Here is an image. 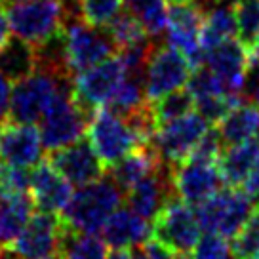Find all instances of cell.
I'll return each instance as SVG.
<instances>
[{
	"mask_svg": "<svg viewBox=\"0 0 259 259\" xmlns=\"http://www.w3.org/2000/svg\"><path fill=\"white\" fill-rule=\"evenodd\" d=\"M120 202L122 191L118 185L111 178H99L94 183L78 187L59 218L71 231L97 235L113 211L120 208Z\"/></svg>",
	"mask_w": 259,
	"mask_h": 259,
	"instance_id": "1",
	"label": "cell"
},
{
	"mask_svg": "<svg viewBox=\"0 0 259 259\" xmlns=\"http://www.w3.org/2000/svg\"><path fill=\"white\" fill-rule=\"evenodd\" d=\"M92 114L84 111L73 97V78H65L40 118V139L52 153L84 139Z\"/></svg>",
	"mask_w": 259,
	"mask_h": 259,
	"instance_id": "2",
	"label": "cell"
},
{
	"mask_svg": "<svg viewBox=\"0 0 259 259\" xmlns=\"http://www.w3.org/2000/svg\"><path fill=\"white\" fill-rule=\"evenodd\" d=\"M253 202L255 200L242 189L225 185L196 206V218L206 233L235 238L255 208Z\"/></svg>",
	"mask_w": 259,
	"mask_h": 259,
	"instance_id": "3",
	"label": "cell"
},
{
	"mask_svg": "<svg viewBox=\"0 0 259 259\" xmlns=\"http://www.w3.org/2000/svg\"><path fill=\"white\" fill-rule=\"evenodd\" d=\"M10 27L16 36L38 46L67 21V10L61 0H21L6 2Z\"/></svg>",
	"mask_w": 259,
	"mask_h": 259,
	"instance_id": "4",
	"label": "cell"
},
{
	"mask_svg": "<svg viewBox=\"0 0 259 259\" xmlns=\"http://www.w3.org/2000/svg\"><path fill=\"white\" fill-rule=\"evenodd\" d=\"M65 225L57 213H34L14 242L0 246L2 259H59Z\"/></svg>",
	"mask_w": 259,
	"mask_h": 259,
	"instance_id": "5",
	"label": "cell"
},
{
	"mask_svg": "<svg viewBox=\"0 0 259 259\" xmlns=\"http://www.w3.org/2000/svg\"><path fill=\"white\" fill-rule=\"evenodd\" d=\"M200 233L202 227L198 223L196 211L178 194L162 206L151 225V236L174 253H191L200 240Z\"/></svg>",
	"mask_w": 259,
	"mask_h": 259,
	"instance_id": "6",
	"label": "cell"
},
{
	"mask_svg": "<svg viewBox=\"0 0 259 259\" xmlns=\"http://www.w3.org/2000/svg\"><path fill=\"white\" fill-rule=\"evenodd\" d=\"M86 136L105 168L113 166L116 160L141 145L138 134L132 130L128 120L107 107H99L94 111Z\"/></svg>",
	"mask_w": 259,
	"mask_h": 259,
	"instance_id": "7",
	"label": "cell"
},
{
	"mask_svg": "<svg viewBox=\"0 0 259 259\" xmlns=\"http://www.w3.org/2000/svg\"><path fill=\"white\" fill-rule=\"evenodd\" d=\"M63 31L67 42V65L71 76L111 57L118 50L107 29L88 25L82 17L67 19Z\"/></svg>",
	"mask_w": 259,
	"mask_h": 259,
	"instance_id": "8",
	"label": "cell"
},
{
	"mask_svg": "<svg viewBox=\"0 0 259 259\" xmlns=\"http://www.w3.org/2000/svg\"><path fill=\"white\" fill-rule=\"evenodd\" d=\"M65 78L71 76H57L44 69H36L31 76L16 82L10 97L8 120L19 124L38 122Z\"/></svg>",
	"mask_w": 259,
	"mask_h": 259,
	"instance_id": "9",
	"label": "cell"
},
{
	"mask_svg": "<svg viewBox=\"0 0 259 259\" xmlns=\"http://www.w3.org/2000/svg\"><path fill=\"white\" fill-rule=\"evenodd\" d=\"M126 78V69L118 56L107 57L82 73L73 76V97L76 103L94 114L96 109L105 107L120 82Z\"/></svg>",
	"mask_w": 259,
	"mask_h": 259,
	"instance_id": "10",
	"label": "cell"
},
{
	"mask_svg": "<svg viewBox=\"0 0 259 259\" xmlns=\"http://www.w3.org/2000/svg\"><path fill=\"white\" fill-rule=\"evenodd\" d=\"M193 67L179 50L170 44L154 46L143 73V86L149 101H154L164 94L185 88Z\"/></svg>",
	"mask_w": 259,
	"mask_h": 259,
	"instance_id": "11",
	"label": "cell"
},
{
	"mask_svg": "<svg viewBox=\"0 0 259 259\" xmlns=\"http://www.w3.org/2000/svg\"><path fill=\"white\" fill-rule=\"evenodd\" d=\"M208 130V122L204 120L198 113H191L181 116L178 120L162 124L156 130L151 145L154 147L156 154L160 156L164 166H176L183 162L191 154L193 147L198 143Z\"/></svg>",
	"mask_w": 259,
	"mask_h": 259,
	"instance_id": "12",
	"label": "cell"
},
{
	"mask_svg": "<svg viewBox=\"0 0 259 259\" xmlns=\"http://www.w3.org/2000/svg\"><path fill=\"white\" fill-rule=\"evenodd\" d=\"M204 25V10L196 2L178 4L168 8V27L166 38L168 44L179 50L189 59L193 69L204 65L206 52L200 44Z\"/></svg>",
	"mask_w": 259,
	"mask_h": 259,
	"instance_id": "13",
	"label": "cell"
},
{
	"mask_svg": "<svg viewBox=\"0 0 259 259\" xmlns=\"http://www.w3.org/2000/svg\"><path fill=\"white\" fill-rule=\"evenodd\" d=\"M223 179L219 176L218 164L185 158L171 166V185L183 202L198 206L206 198L221 189Z\"/></svg>",
	"mask_w": 259,
	"mask_h": 259,
	"instance_id": "14",
	"label": "cell"
},
{
	"mask_svg": "<svg viewBox=\"0 0 259 259\" xmlns=\"http://www.w3.org/2000/svg\"><path fill=\"white\" fill-rule=\"evenodd\" d=\"M50 164L73 187H84L105 176V164L99 160L90 141L80 139L73 145L50 153Z\"/></svg>",
	"mask_w": 259,
	"mask_h": 259,
	"instance_id": "15",
	"label": "cell"
},
{
	"mask_svg": "<svg viewBox=\"0 0 259 259\" xmlns=\"http://www.w3.org/2000/svg\"><path fill=\"white\" fill-rule=\"evenodd\" d=\"M204 65L223 82L227 94L244 97V82L250 69V52L238 38L225 40L208 50Z\"/></svg>",
	"mask_w": 259,
	"mask_h": 259,
	"instance_id": "16",
	"label": "cell"
},
{
	"mask_svg": "<svg viewBox=\"0 0 259 259\" xmlns=\"http://www.w3.org/2000/svg\"><path fill=\"white\" fill-rule=\"evenodd\" d=\"M40 132L34 124H19L6 120L0 128V160L19 166L32 168L42 160Z\"/></svg>",
	"mask_w": 259,
	"mask_h": 259,
	"instance_id": "17",
	"label": "cell"
},
{
	"mask_svg": "<svg viewBox=\"0 0 259 259\" xmlns=\"http://www.w3.org/2000/svg\"><path fill=\"white\" fill-rule=\"evenodd\" d=\"M171 196H176V191L171 185L170 166H162L126 191L130 208L147 221H153L154 215Z\"/></svg>",
	"mask_w": 259,
	"mask_h": 259,
	"instance_id": "18",
	"label": "cell"
},
{
	"mask_svg": "<svg viewBox=\"0 0 259 259\" xmlns=\"http://www.w3.org/2000/svg\"><path fill=\"white\" fill-rule=\"evenodd\" d=\"M73 196V185L50 164L40 160L31 171V198L34 208L46 213H59L65 210Z\"/></svg>",
	"mask_w": 259,
	"mask_h": 259,
	"instance_id": "19",
	"label": "cell"
},
{
	"mask_svg": "<svg viewBox=\"0 0 259 259\" xmlns=\"http://www.w3.org/2000/svg\"><path fill=\"white\" fill-rule=\"evenodd\" d=\"M101 236L113 250H132L151 238V227L132 208H116L101 229Z\"/></svg>",
	"mask_w": 259,
	"mask_h": 259,
	"instance_id": "20",
	"label": "cell"
},
{
	"mask_svg": "<svg viewBox=\"0 0 259 259\" xmlns=\"http://www.w3.org/2000/svg\"><path fill=\"white\" fill-rule=\"evenodd\" d=\"M162 166L164 164L154 151V147L151 143H145L130 151L126 156L114 162L113 166H109V174L120 191H128L145 176L156 171Z\"/></svg>",
	"mask_w": 259,
	"mask_h": 259,
	"instance_id": "21",
	"label": "cell"
},
{
	"mask_svg": "<svg viewBox=\"0 0 259 259\" xmlns=\"http://www.w3.org/2000/svg\"><path fill=\"white\" fill-rule=\"evenodd\" d=\"M259 156V143L257 141H244L236 145H227L218 160L219 176L227 187L240 189L244 181L250 176L253 164Z\"/></svg>",
	"mask_w": 259,
	"mask_h": 259,
	"instance_id": "22",
	"label": "cell"
},
{
	"mask_svg": "<svg viewBox=\"0 0 259 259\" xmlns=\"http://www.w3.org/2000/svg\"><path fill=\"white\" fill-rule=\"evenodd\" d=\"M218 132L225 145H236L253 139L259 132V105L238 103L218 122Z\"/></svg>",
	"mask_w": 259,
	"mask_h": 259,
	"instance_id": "23",
	"label": "cell"
},
{
	"mask_svg": "<svg viewBox=\"0 0 259 259\" xmlns=\"http://www.w3.org/2000/svg\"><path fill=\"white\" fill-rule=\"evenodd\" d=\"M36 71V50L23 38H8L0 46V73L10 82H19Z\"/></svg>",
	"mask_w": 259,
	"mask_h": 259,
	"instance_id": "24",
	"label": "cell"
},
{
	"mask_svg": "<svg viewBox=\"0 0 259 259\" xmlns=\"http://www.w3.org/2000/svg\"><path fill=\"white\" fill-rule=\"evenodd\" d=\"M34 202L25 194L0 196V246L14 242L32 218Z\"/></svg>",
	"mask_w": 259,
	"mask_h": 259,
	"instance_id": "25",
	"label": "cell"
},
{
	"mask_svg": "<svg viewBox=\"0 0 259 259\" xmlns=\"http://www.w3.org/2000/svg\"><path fill=\"white\" fill-rule=\"evenodd\" d=\"M236 38V19L235 2L233 4H219L208 12H204V25L200 34V44L204 52L215 48L221 42Z\"/></svg>",
	"mask_w": 259,
	"mask_h": 259,
	"instance_id": "26",
	"label": "cell"
},
{
	"mask_svg": "<svg viewBox=\"0 0 259 259\" xmlns=\"http://www.w3.org/2000/svg\"><path fill=\"white\" fill-rule=\"evenodd\" d=\"M147 94L145 86H143V76H132L126 74V78L120 82V86L116 88V92L113 94V97L109 99L107 109H111L113 113H116L118 116H130L132 113H136L138 109L145 105Z\"/></svg>",
	"mask_w": 259,
	"mask_h": 259,
	"instance_id": "27",
	"label": "cell"
},
{
	"mask_svg": "<svg viewBox=\"0 0 259 259\" xmlns=\"http://www.w3.org/2000/svg\"><path fill=\"white\" fill-rule=\"evenodd\" d=\"M105 246L96 235H84L65 227L59 259H107Z\"/></svg>",
	"mask_w": 259,
	"mask_h": 259,
	"instance_id": "28",
	"label": "cell"
},
{
	"mask_svg": "<svg viewBox=\"0 0 259 259\" xmlns=\"http://www.w3.org/2000/svg\"><path fill=\"white\" fill-rule=\"evenodd\" d=\"M194 97L187 88L174 90L170 94H164L162 97L151 101V109H153L154 120L160 128L162 124H168L171 120H178L181 116H185L193 111Z\"/></svg>",
	"mask_w": 259,
	"mask_h": 259,
	"instance_id": "29",
	"label": "cell"
},
{
	"mask_svg": "<svg viewBox=\"0 0 259 259\" xmlns=\"http://www.w3.org/2000/svg\"><path fill=\"white\" fill-rule=\"evenodd\" d=\"M235 19L236 38L250 50L259 36V0H236Z\"/></svg>",
	"mask_w": 259,
	"mask_h": 259,
	"instance_id": "30",
	"label": "cell"
},
{
	"mask_svg": "<svg viewBox=\"0 0 259 259\" xmlns=\"http://www.w3.org/2000/svg\"><path fill=\"white\" fill-rule=\"evenodd\" d=\"M233 257L259 259V206L253 208L248 221L233 238Z\"/></svg>",
	"mask_w": 259,
	"mask_h": 259,
	"instance_id": "31",
	"label": "cell"
},
{
	"mask_svg": "<svg viewBox=\"0 0 259 259\" xmlns=\"http://www.w3.org/2000/svg\"><path fill=\"white\" fill-rule=\"evenodd\" d=\"M105 29L111 34V38L114 40L118 50L128 46V44H134V42L147 38V32L143 29V25H141V21L130 10L120 12Z\"/></svg>",
	"mask_w": 259,
	"mask_h": 259,
	"instance_id": "32",
	"label": "cell"
},
{
	"mask_svg": "<svg viewBox=\"0 0 259 259\" xmlns=\"http://www.w3.org/2000/svg\"><path fill=\"white\" fill-rule=\"evenodd\" d=\"M124 0H80V17L88 25L105 29L122 12Z\"/></svg>",
	"mask_w": 259,
	"mask_h": 259,
	"instance_id": "33",
	"label": "cell"
},
{
	"mask_svg": "<svg viewBox=\"0 0 259 259\" xmlns=\"http://www.w3.org/2000/svg\"><path fill=\"white\" fill-rule=\"evenodd\" d=\"M31 191V171L0 160V196L25 194Z\"/></svg>",
	"mask_w": 259,
	"mask_h": 259,
	"instance_id": "34",
	"label": "cell"
},
{
	"mask_svg": "<svg viewBox=\"0 0 259 259\" xmlns=\"http://www.w3.org/2000/svg\"><path fill=\"white\" fill-rule=\"evenodd\" d=\"M191 259H235V257H233V250L227 244V238H223L221 235L206 233L204 236H200V240L193 248Z\"/></svg>",
	"mask_w": 259,
	"mask_h": 259,
	"instance_id": "35",
	"label": "cell"
},
{
	"mask_svg": "<svg viewBox=\"0 0 259 259\" xmlns=\"http://www.w3.org/2000/svg\"><path fill=\"white\" fill-rule=\"evenodd\" d=\"M223 139L219 136L218 128H208L206 130V134H204L202 138L198 139V143L193 147V151L191 154L187 156V158H191V160H200V162H211V164H218L219 156L223 153Z\"/></svg>",
	"mask_w": 259,
	"mask_h": 259,
	"instance_id": "36",
	"label": "cell"
},
{
	"mask_svg": "<svg viewBox=\"0 0 259 259\" xmlns=\"http://www.w3.org/2000/svg\"><path fill=\"white\" fill-rule=\"evenodd\" d=\"M136 17L141 21L149 38L160 36L162 32L166 31V27H168V6H166V0L156 2V4H153L151 8H147L145 12H141Z\"/></svg>",
	"mask_w": 259,
	"mask_h": 259,
	"instance_id": "37",
	"label": "cell"
},
{
	"mask_svg": "<svg viewBox=\"0 0 259 259\" xmlns=\"http://www.w3.org/2000/svg\"><path fill=\"white\" fill-rule=\"evenodd\" d=\"M10 97H12V86H10V80L0 73V122L8 120Z\"/></svg>",
	"mask_w": 259,
	"mask_h": 259,
	"instance_id": "38",
	"label": "cell"
},
{
	"mask_svg": "<svg viewBox=\"0 0 259 259\" xmlns=\"http://www.w3.org/2000/svg\"><path fill=\"white\" fill-rule=\"evenodd\" d=\"M143 251L147 253L149 259H176V253L170 251L168 248H164L162 244H158L154 238H149L143 244Z\"/></svg>",
	"mask_w": 259,
	"mask_h": 259,
	"instance_id": "39",
	"label": "cell"
},
{
	"mask_svg": "<svg viewBox=\"0 0 259 259\" xmlns=\"http://www.w3.org/2000/svg\"><path fill=\"white\" fill-rule=\"evenodd\" d=\"M240 189L246 194H250L253 200H259V156L257 160H255V164H253V168H251L248 179L244 181V185Z\"/></svg>",
	"mask_w": 259,
	"mask_h": 259,
	"instance_id": "40",
	"label": "cell"
},
{
	"mask_svg": "<svg viewBox=\"0 0 259 259\" xmlns=\"http://www.w3.org/2000/svg\"><path fill=\"white\" fill-rule=\"evenodd\" d=\"M10 19H8V8H6V2L0 0V46L10 38Z\"/></svg>",
	"mask_w": 259,
	"mask_h": 259,
	"instance_id": "41",
	"label": "cell"
},
{
	"mask_svg": "<svg viewBox=\"0 0 259 259\" xmlns=\"http://www.w3.org/2000/svg\"><path fill=\"white\" fill-rule=\"evenodd\" d=\"M156 2H160V0H124L126 10H130L134 16H139L141 12H145L147 8H151Z\"/></svg>",
	"mask_w": 259,
	"mask_h": 259,
	"instance_id": "42",
	"label": "cell"
},
{
	"mask_svg": "<svg viewBox=\"0 0 259 259\" xmlns=\"http://www.w3.org/2000/svg\"><path fill=\"white\" fill-rule=\"evenodd\" d=\"M107 259H132V250H113Z\"/></svg>",
	"mask_w": 259,
	"mask_h": 259,
	"instance_id": "43",
	"label": "cell"
},
{
	"mask_svg": "<svg viewBox=\"0 0 259 259\" xmlns=\"http://www.w3.org/2000/svg\"><path fill=\"white\" fill-rule=\"evenodd\" d=\"M248 52H250L251 63H259V36H257V40L251 44V48L248 50Z\"/></svg>",
	"mask_w": 259,
	"mask_h": 259,
	"instance_id": "44",
	"label": "cell"
},
{
	"mask_svg": "<svg viewBox=\"0 0 259 259\" xmlns=\"http://www.w3.org/2000/svg\"><path fill=\"white\" fill-rule=\"evenodd\" d=\"M170 6H178V4H189V2H194V0H166Z\"/></svg>",
	"mask_w": 259,
	"mask_h": 259,
	"instance_id": "45",
	"label": "cell"
},
{
	"mask_svg": "<svg viewBox=\"0 0 259 259\" xmlns=\"http://www.w3.org/2000/svg\"><path fill=\"white\" fill-rule=\"evenodd\" d=\"M6 2H21V0H6Z\"/></svg>",
	"mask_w": 259,
	"mask_h": 259,
	"instance_id": "46",
	"label": "cell"
},
{
	"mask_svg": "<svg viewBox=\"0 0 259 259\" xmlns=\"http://www.w3.org/2000/svg\"><path fill=\"white\" fill-rule=\"evenodd\" d=\"M0 259H2V248H0Z\"/></svg>",
	"mask_w": 259,
	"mask_h": 259,
	"instance_id": "47",
	"label": "cell"
},
{
	"mask_svg": "<svg viewBox=\"0 0 259 259\" xmlns=\"http://www.w3.org/2000/svg\"><path fill=\"white\" fill-rule=\"evenodd\" d=\"M4 2H6V0H4Z\"/></svg>",
	"mask_w": 259,
	"mask_h": 259,
	"instance_id": "48",
	"label": "cell"
},
{
	"mask_svg": "<svg viewBox=\"0 0 259 259\" xmlns=\"http://www.w3.org/2000/svg\"><path fill=\"white\" fill-rule=\"evenodd\" d=\"M257 134H259V132H257Z\"/></svg>",
	"mask_w": 259,
	"mask_h": 259,
	"instance_id": "49",
	"label": "cell"
}]
</instances>
